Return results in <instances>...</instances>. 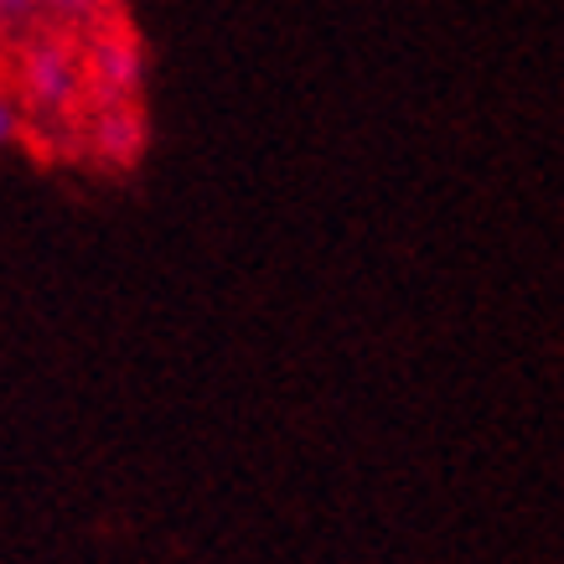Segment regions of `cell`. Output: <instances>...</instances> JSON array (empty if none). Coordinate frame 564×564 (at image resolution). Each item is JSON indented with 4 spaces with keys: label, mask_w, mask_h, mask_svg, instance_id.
<instances>
[{
    "label": "cell",
    "mask_w": 564,
    "mask_h": 564,
    "mask_svg": "<svg viewBox=\"0 0 564 564\" xmlns=\"http://www.w3.org/2000/svg\"><path fill=\"white\" fill-rule=\"evenodd\" d=\"M21 84H26L32 104H42V109H68L84 94V52L73 47V42H63V36H42L26 52Z\"/></svg>",
    "instance_id": "2"
},
{
    "label": "cell",
    "mask_w": 564,
    "mask_h": 564,
    "mask_svg": "<svg viewBox=\"0 0 564 564\" xmlns=\"http://www.w3.org/2000/svg\"><path fill=\"white\" fill-rule=\"evenodd\" d=\"M42 6V0H0V26H17V21H26Z\"/></svg>",
    "instance_id": "6"
},
{
    "label": "cell",
    "mask_w": 564,
    "mask_h": 564,
    "mask_svg": "<svg viewBox=\"0 0 564 564\" xmlns=\"http://www.w3.org/2000/svg\"><path fill=\"white\" fill-rule=\"evenodd\" d=\"M140 140H145V120H140L135 109H124V104H104L99 124H94V145H99L109 161H130V155L140 151Z\"/></svg>",
    "instance_id": "3"
},
{
    "label": "cell",
    "mask_w": 564,
    "mask_h": 564,
    "mask_svg": "<svg viewBox=\"0 0 564 564\" xmlns=\"http://www.w3.org/2000/svg\"><path fill=\"white\" fill-rule=\"evenodd\" d=\"M17 135H21V115H17V104L0 94V145H11Z\"/></svg>",
    "instance_id": "5"
},
{
    "label": "cell",
    "mask_w": 564,
    "mask_h": 564,
    "mask_svg": "<svg viewBox=\"0 0 564 564\" xmlns=\"http://www.w3.org/2000/svg\"><path fill=\"white\" fill-rule=\"evenodd\" d=\"M47 11H57V17H68V21H94L109 11V0H42Z\"/></svg>",
    "instance_id": "4"
},
{
    "label": "cell",
    "mask_w": 564,
    "mask_h": 564,
    "mask_svg": "<svg viewBox=\"0 0 564 564\" xmlns=\"http://www.w3.org/2000/svg\"><path fill=\"white\" fill-rule=\"evenodd\" d=\"M140 78H145V52H140L135 32L120 26V21H109L99 32L88 36L84 47V84L94 88V99L99 104H124L135 99Z\"/></svg>",
    "instance_id": "1"
}]
</instances>
